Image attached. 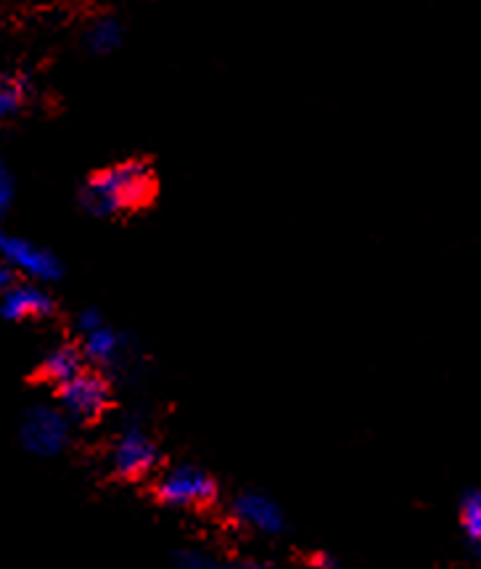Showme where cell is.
Listing matches in <instances>:
<instances>
[{"instance_id": "cell-16", "label": "cell", "mask_w": 481, "mask_h": 569, "mask_svg": "<svg viewBox=\"0 0 481 569\" xmlns=\"http://www.w3.org/2000/svg\"><path fill=\"white\" fill-rule=\"evenodd\" d=\"M11 287H13V270L0 260V297H3Z\"/></svg>"}, {"instance_id": "cell-11", "label": "cell", "mask_w": 481, "mask_h": 569, "mask_svg": "<svg viewBox=\"0 0 481 569\" xmlns=\"http://www.w3.org/2000/svg\"><path fill=\"white\" fill-rule=\"evenodd\" d=\"M86 40L90 51L99 53V57H109V53H114L122 46L124 30L114 17H99L96 22H90Z\"/></svg>"}, {"instance_id": "cell-5", "label": "cell", "mask_w": 481, "mask_h": 569, "mask_svg": "<svg viewBox=\"0 0 481 569\" xmlns=\"http://www.w3.org/2000/svg\"><path fill=\"white\" fill-rule=\"evenodd\" d=\"M0 260L13 273L27 276L30 283H51L61 279V262L46 247H38L30 239L0 231Z\"/></svg>"}, {"instance_id": "cell-17", "label": "cell", "mask_w": 481, "mask_h": 569, "mask_svg": "<svg viewBox=\"0 0 481 569\" xmlns=\"http://www.w3.org/2000/svg\"><path fill=\"white\" fill-rule=\"evenodd\" d=\"M230 569H260V567H230Z\"/></svg>"}, {"instance_id": "cell-6", "label": "cell", "mask_w": 481, "mask_h": 569, "mask_svg": "<svg viewBox=\"0 0 481 569\" xmlns=\"http://www.w3.org/2000/svg\"><path fill=\"white\" fill-rule=\"evenodd\" d=\"M59 402L61 411H64L69 419L82 421V425H93V421H99L101 416L109 411V381L96 371H82L80 377L69 381V385L59 387Z\"/></svg>"}, {"instance_id": "cell-2", "label": "cell", "mask_w": 481, "mask_h": 569, "mask_svg": "<svg viewBox=\"0 0 481 569\" xmlns=\"http://www.w3.org/2000/svg\"><path fill=\"white\" fill-rule=\"evenodd\" d=\"M153 498L170 509L204 511L218 501V482L199 467H172L153 485Z\"/></svg>"}, {"instance_id": "cell-9", "label": "cell", "mask_w": 481, "mask_h": 569, "mask_svg": "<svg viewBox=\"0 0 481 569\" xmlns=\"http://www.w3.org/2000/svg\"><path fill=\"white\" fill-rule=\"evenodd\" d=\"M82 371H86V356H82V347L77 345H56L53 350L46 352L43 363H40L43 379L56 387L69 385Z\"/></svg>"}, {"instance_id": "cell-8", "label": "cell", "mask_w": 481, "mask_h": 569, "mask_svg": "<svg viewBox=\"0 0 481 569\" xmlns=\"http://www.w3.org/2000/svg\"><path fill=\"white\" fill-rule=\"evenodd\" d=\"M233 511L243 525L254 527V530H262V532L283 530L281 509H278L270 498L260 496V492H243L241 498H236Z\"/></svg>"}, {"instance_id": "cell-7", "label": "cell", "mask_w": 481, "mask_h": 569, "mask_svg": "<svg viewBox=\"0 0 481 569\" xmlns=\"http://www.w3.org/2000/svg\"><path fill=\"white\" fill-rule=\"evenodd\" d=\"M56 310L51 295L40 283H13L0 297V318L6 321H30V318H46Z\"/></svg>"}, {"instance_id": "cell-10", "label": "cell", "mask_w": 481, "mask_h": 569, "mask_svg": "<svg viewBox=\"0 0 481 569\" xmlns=\"http://www.w3.org/2000/svg\"><path fill=\"white\" fill-rule=\"evenodd\" d=\"M124 350V339L117 335L114 329L109 326H101L99 331L93 335L82 337V356H86L90 363H99V366H111L122 358Z\"/></svg>"}, {"instance_id": "cell-15", "label": "cell", "mask_w": 481, "mask_h": 569, "mask_svg": "<svg viewBox=\"0 0 481 569\" xmlns=\"http://www.w3.org/2000/svg\"><path fill=\"white\" fill-rule=\"evenodd\" d=\"M101 326H107V323L101 321V316L96 313V310H82V313L77 316V321H74V329H77V335H80V337L93 335V331H99Z\"/></svg>"}, {"instance_id": "cell-14", "label": "cell", "mask_w": 481, "mask_h": 569, "mask_svg": "<svg viewBox=\"0 0 481 569\" xmlns=\"http://www.w3.org/2000/svg\"><path fill=\"white\" fill-rule=\"evenodd\" d=\"M13 204V178L6 162H0V218L11 210Z\"/></svg>"}, {"instance_id": "cell-4", "label": "cell", "mask_w": 481, "mask_h": 569, "mask_svg": "<svg viewBox=\"0 0 481 569\" xmlns=\"http://www.w3.org/2000/svg\"><path fill=\"white\" fill-rule=\"evenodd\" d=\"M69 416L56 406H32L30 411L24 413L22 419V446L34 456H56L67 448L69 432H72V425H69Z\"/></svg>"}, {"instance_id": "cell-3", "label": "cell", "mask_w": 481, "mask_h": 569, "mask_svg": "<svg viewBox=\"0 0 481 569\" xmlns=\"http://www.w3.org/2000/svg\"><path fill=\"white\" fill-rule=\"evenodd\" d=\"M162 461L159 446L141 425L130 421L117 435L114 450H111V469L120 480H143Z\"/></svg>"}, {"instance_id": "cell-12", "label": "cell", "mask_w": 481, "mask_h": 569, "mask_svg": "<svg viewBox=\"0 0 481 569\" xmlns=\"http://www.w3.org/2000/svg\"><path fill=\"white\" fill-rule=\"evenodd\" d=\"M460 527H463L465 538L471 540L473 551L481 557V490H469L460 498Z\"/></svg>"}, {"instance_id": "cell-13", "label": "cell", "mask_w": 481, "mask_h": 569, "mask_svg": "<svg viewBox=\"0 0 481 569\" xmlns=\"http://www.w3.org/2000/svg\"><path fill=\"white\" fill-rule=\"evenodd\" d=\"M24 103V82L0 74V120L17 114Z\"/></svg>"}, {"instance_id": "cell-1", "label": "cell", "mask_w": 481, "mask_h": 569, "mask_svg": "<svg viewBox=\"0 0 481 569\" xmlns=\"http://www.w3.org/2000/svg\"><path fill=\"white\" fill-rule=\"evenodd\" d=\"M153 197V172L146 162H122L101 170L80 191L82 210L96 218H111L138 210Z\"/></svg>"}]
</instances>
